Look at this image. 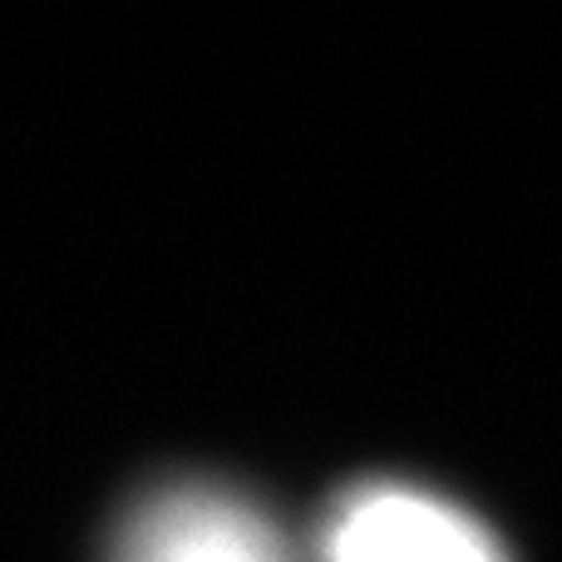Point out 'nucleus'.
I'll return each mask as SVG.
<instances>
[{"instance_id": "nucleus-1", "label": "nucleus", "mask_w": 562, "mask_h": 562, "mask_svg": "<svg viewBox=\"0 0 562 562\" xmlns=\"http://www.w3.org/2000/svg\"><path fill=\"white\" fill-rule=\"evenodd\" d=\"M326 562H508L484 524L415 488H360L330 514Z\"/></svg>"}, {"instance_id": "nucleus-2", "label": "nucleus", "mask_w": 562, "mask_h": 562, "mask_svg": "<svg viewBox=\"0 0 562 562\" xmlns=\"http://www.w3.org/2000/svg\"><path fill=\"white\" fill-rule=\"evenodd\" d=\"M114 562H286V548L243 498L173 488L128 518Z\"/></svg>"}]
</instances>
